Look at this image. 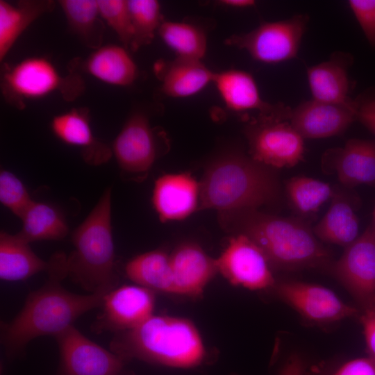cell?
Wrapping results in <instances>:
<instances>
[{"mask_svg":"<svg viewBox=\"0 0 375 375\" xmlns=\"http://www.w3.org/2000/svg\"><path fill=\"white\" fill-rule=\"evenodd\" d=\"M54 338L59 351L58 367L54 375H116L127 363L74 326Z\"/></svg>","mask_w":375,"mask_h":375,"instance_id":"obj_12","label":"cell"},{"mask_svg":"<svg viewBox=\"0 0 375 375\" xmlns=\"http://www.w3.org/2000/svg\"><path fill=\"white\" fill-rule=\"evenodd\" d=\"M356 120L353 99L340 105L312 99L292 109L290 123L303 139H320L343 134Z\"/></svg>","mask_w":375,"mask_h":375,"instance_id":"obj_17","label":"cell"},{"mask_svg":"<svg viewBox=\"0 0 375 375\" xmlns=\"http://www.w3.org/2000/svg\"><path fill=\"white\" fill-rule=\"evenodd\" d=\"M49 261L40 258L30 243L17 233H0V278L6 281H24L47 272Z\"/></svg>","mask_w":375,"mask_h":375,"instance_id":"obj_26","label":"cell"},{"mask_svg":"<svg viewBox=\"0 0 375 375\" xmlns=\"http://www.w3.org/2000/svg\"><path fill=\"white\" fill-rule=\"evenodd\" d=\"M52 0L0 1V61L18 38L37 19L55 8Z\"/></svg>","mask_w":375,"mask_h":375,"instance_id":"obj_25","label":"cell"},{"mask_svg":"<svg viewBox=\"0 0 375 375\" xmlns=\"http://www.w3.org/2000/svg\"><path fill=\"white\" fill-rule=\"evenodd\" d=\"M328 211L312 228L315 236L323 242L344 248L353 242L359 233V219L356 213V200L349 188L334 186Z\"/></svg>","mask_w":375,"mask_h":375,"instance_id":"obj_22","label":"cell"},{"mask_svg":"<svg viewBox=\"0 0 375 375\" xmlns=\"http://www.w3.org/2000/svg\"><path fill=\"white\" fill-rule=\"evenodd\" d=\"M155 293L135 283L117 286L103 297L92 331L116 333L138 326L153 315Z\"/></svg>","mask_w":375,"mask_h":375,"instance_id":"obj_11","label":"cell"},{"mask_svg":"<svg viewBox=\"0 0 375 375\" xmlns=\"http://www.w3.org/2000/svg\"><path fill=\"white\" fill-rule=\"evenodd\" d=\"M218 272L231 284L249 290L273 288V269L262 251L248 237L233 235L216 258Z\"/></svg>","mask_w":375,"mask_h":375,"instance_id":"obj_13","label":"cell"},{"mask_svg":"<svg viewBox=\"0 0 375 375\" xmlns=\"http://www.w3.org/2000/svg\"><path fill=\"white\" fill-rule=\"evenodd\" d=\"M169 256L174 294L199 297L219 273L216 259L196 243H182Z\"/></svg>","mask_w":375,"mask_h":375,"instance_id":"obj_19","label":"cell"},{"mask_svg":"<svg viewBox=\"0 0 375 375\" xmlns=\"http://www.w3.org/2000/svg\"><path fill=\"white\" fill-rule=\"evenodd\" d=\"M155 73L162 92L173 98L193 96L212 83L214 73L201 60L176 57L167 62H158Z\"/></svg>","mask_w":375,"mask_h":375,"instance_id":"obj_24","label":"cell"},{"mask_svg":"<svg viewBox=\"0 0 375 375\" xmlns=\"http://www.w3.org/2000/svg\"><path fill=\"white\" fill-rule=\"evenodd\" d=\"M50 126L59 140L79 149L83 159L90 165H103L112 156L111 147L94 136L87 108H74L53 116Z\"/></svg>","mask_w":375,"mask_h":375,"instance_id":"obj_20","label":"cell"},{"mask_svg":"<svg viewBox=\"0 0 375 375\" xmlns=\"http://www.w3.org/2000/svg\"><path fill=\"white\" fill-rule=\"evenodd\" d=\"M322 167L333 173L342 186L375 187V140L350 139L342 147L329 149L322 158Z\"/></svg>","mask_w":375,"mask_h":375,"instance_id":"obj_16","label":"cell"},{"mask_svg":"<svg viewBox=\"0 0 375 375\" xmlns=\"http://www.w3.org/2000/svg\"><path fill=\"white\" fill-rule=\"evenodd\" d=\"M348 4L368 42L375 48V0H349Z\"/></svg>","mask_w":375,"mask_h":375,"instance_id":"obj_35","label":"cell"},{"mask_svg":"<svg viewBox=\"0 0 375 375\" xmlns=\"http://www.w3.org/2000/svg\"><path fill=\"white\" fill-rule=\"evenodd\" d=\"M58 4L69 29L85 47L102 46L106 28L97 0H59Z\"/></svg>","mask_w":375,"mask_h":375,"instance_id":"obj_28","label":"cell"},{"mask_svg":"<svg viewBox=\"0 0 375 375\" xmlns=\"http://www.w3.org/2000/svg\"><path fill=\"white\" fill-rule=\"evenodd\" d=\"M116 375H135V374L131 371H128L124 369Z\"/></svg>","mask_w":375,"mask_h":375,"instance_id":"obj_41","label":"cell"},{"mask_svg":"<svg viewBox=\"0 0 375 375\" xmlns=\"http://www.w3.org/2000/svg\"><path fill=\"white\" fill-rule=\"evenodd\" d=\"M124 272L135 284L156 292L174 294L170 256L157 249L135 256L129 260Z\"/></svg>","mask_w":375,"mask_h":375,"instance_id":"obj_27","label":"cell"},{"mask_svg":"<svg viewBox=\"0 0 375 375\" xmlns=\"http://www.w3.org/2000/svg\"><path fill=\"white\" fill-rule=\"evenodd\" d=\"M151 200L161 222L184 219L199 209L200 183L188 172L163 174L154 183Z\"/></svg>","mask_w":375,"mask_h":375,"instance_id":"obj_18","label":"cell"},{"mask_svg":"<svg viewBox=\"0 0 375 375\" xmlns=\"http://www.w3.org/2000/svg\"><path fill=\"white\" fill-rule=\"evenodd\" d=\"M374 234H375V207H374V212H373V218H372V224L370 225Z\"/></svg>","mask_w":375,"mask_h":375,"instance_id":"obj_42","label":"cell"},{"mask_svg":"<svg viewBox=\"0 0 375 375\" xmlns=\"http://www.w3.org/2000/svg\"><path fill=\"white\" fill-rule=\"evenodd\" d=\"M306 14L279 21L265 22L252 31L228 38L227 45L245 50L265 64H278L297 57L309 22Z\"/></svg>","mask_w":375,"mask_h":375,"instance_id":"obj_8","label":"cell"},{"mask_svg":"<svg viewBox=\"0 0 375 375\" xmlns=\"http://www.w3.org/2000/svg\"><path fill=\"white\" fill-rule=\"evenodd\" d=\"M1 93L5 101L17 109L28 101L58 93L67 101L80 97L85 83L77 72L63 76L47 58L30 56L12 65H4L1 76Z\"/></svg>","mask_w":375,"mask_h":375,"instance_id":"obj_6","label":"cell"},{"mask_svg":"<svg viewBox=\"0 0 375 375\" xmlns=\"http://www.w3.org/2000/svg\"><path fill=\"white\" fill-rule=\"evenodd\" d=\"M288 200L298 217L303 219L316 213L333 194L328 183L307 176H294L285 182Z\"/></svg>","mask_w":375,"mask_h":375,"instance_id":"obj_31","label":"cell"},{"mask_svg":"<svg viewBox=\"0 0 375 375\" xmlns=\"http://www.w3.org/2000/svg\"><path fill=\"white\" fill-rule=\"evenodd\" d=\"M200 183L199 210L217 212L258 209L277 203L281 186L276 169L233 151L206 167Z\"/></svg>","mask_w":375,"mask_h":375,"instance_id":"obj_3","label":"cell"},{"mask_svg":"<svg viewBox=\"0 0 375 375\" xmlns=\"http://www.w3.org/2000/svg\"><path fill=\"white\" fill-rule=\"evenodd\" d=\"M360 319L363 328L368 356L375 360V307L361 310Z\"/></svg>","mask_w":375,"mask_h":375,"instance_id":"obj_38","label":"cell"},{"mask_svg":"<svg viewBox=\"0 0 375 375\" xmlns=\"http://www.w3.org/2000/svg\"><path fill=\"white\" fill-rule=\"evenodd\" d=\"M22 227L17 235L31 243L41 240H60L68 233L62 212L55 206L33 201L20 218Z\"/></svg>","mask_w":375,"mask_h":375,"instance_id":"obj_29","label":"cell"},{"mask_svg":"<svg viewBox=\"0 0 375 375\" xmlns=\"http://www.w3.org/2000/svg\"><path fill=\"white\" fill-rule=\"evenodd\" d=\"M110 349L126 362L137 359L180 369L199 367L207 357L204 342L192 321L154 314L133 329L114 333Z\"/></svg>","mask_w":375,"mask_h":375,"instance_id":"obj_4","label":"cell"},{"mask_svg":"<svg viewBox=\"0 0 375 375\" xmlns=\"http://www.w3.org/2000/svg\"><path fill=\"white\" fill-rule=\"evenodd\" d=\"M212 83L226 106L233 112L242 114L245 121L248 114L253 113V118L290 122L292 108L281 102L265 101L254 78L246 71L230 69L215 72Z\"/></svg>","mask_w":375,"mask_h":375,"instance_id":"obj_14","label":"cell"},{"mask_svg":"<svg viewBox=\"0 0 375 375\" xmlns=\"http://www.w3.org/2000/svg\"><path fill=\"white\" fill-rule=\"evenodd\" d=\"M67 258L60 251L51 256L44 284L28 294L11 321L2 324L1 341L8 358L20 357L34 339L55 337L74 326L81 316L101 306L106 293L79 294L62 286L61 282L67 276Z\"/></svg>","mask_w":375,"mask_h":375,"instance_id":"obj_1","label":"cell"},{"mask_svg":"<svg viewBox=\"0 0 375 375\" xmlns=\"http://www.w3.org/2000/svg\"><path fill=\"white\" fill-rule=\"evenodd\" d=\"M277 296L308 320L317 323L338 322L358 313L324 286L301 281L276 282Z\"/></svg>","mask_w":375,"mask_h":375,"instance_id":"obj_15","label":"cell"},{"mask_svg":"<svg viewBox=\"0 0 375 375\" xmlns=\"http://www.w3.org/2000/svg\"><path fill=\"white\" fill-rule=\"evenodd\" d=\"M111 194L107 188L72 235L74 249L67 258V276L89 293H107L118 286Z\"/></svg>","mask_w":375,"mask_h":375,"instance_id":"obj_5","label":"cell"},{"mask_svg":"<svg viewBox=\"0 0 375 375\" xmlns=\"http://www.w3.org/2000/svg\"><path fill=\"white\" fill-rule=\"evenodd\" d=\"M218 220L226 231L251 240L265 253L273 270L318 268L332 264L330 251L304 219L247 208L219 212Z\"/></svg>","mask_w":375,"mask_h":375,"instance_id":"obj_2","label":"cell"},{"mask_svg":"<svg viewBox=\"0 0 375 375\" xmlns=\"http://www.w3.org/2000/svg\"><path fill=\"white\" fill-rule=\"evenodd\" d=\"M244 134L248 154L269 167H292L304 158L303 138L290 122L251 118L246 121Z\"/></svg>","mask_w":375,"mask_h":375,"instance_id":"obj_9","label":"cell"},{"mask_svg":"<svg viewBox=\"0 0 375 375\" xmlns=\"http://www.w3.org/2000/svg\"><path fill=\"white\" fill-rule=\"evenodd\" d=\"M82 69L96 79L118 87L132 85L138 68L128 49L117 44L102 45L81 62L75 60L70 70Z\"/></svg>","mask_w":375,"mask_h":375,"instance_id":"obj_23","label":"cell"},{"mask_svg":"<svg viewBox=\"0 0 375 375\" xmlns=\"http://www.w3.org/2000/svg\"><path fill=\"white\" fill-rule=\"evenodd\" d=\"M158 33L176 57L201 60L206 54V35L197 25L164 20Z\"/></svg>","mask_w":375,"mask_h":375,"instance_id":"obj_30","label":"cell"},{"mask_svg":"<svg viewBox=\"0 0 375 375\" xmlns=\"http://www.w3.org/2000/svg\"><path fill=\"white\" fill-rule=\"evenodd\" d=\"M25 185L13 173L4 169L0 172V201L12 214L21 218L32 203Z\"/></svg>","mask_w":375,"mask_h":375,"instance_id":"obj_34","label":"cell"},{"mask_svg":"<svg viewBox=\"0 0 375 375\" xmlns=\"http://www.w3.org/2000/svg\"><path fill=\"white\" fill-rule=\"evenodd\" d=\"M133 37L131 49L149 44L163 22L160 4L156 0H128Z\"/></svg>","mask_w":375,"mask_h":375,"instance_id":"obj_32","label":"cell"},{"mask_svg":"<svg viewBox=\"0 0 375 375\" xmlns=\"http://www.w3.org/2000/svg\"><path fill=\"white\" fill-rule=\"evenodd\" d=\"M332 375H375V360L369 356L349 360Z\"/></svg>","mask_w":375,"mask_h":375,"instance_id":"obj_37","label":"cell"},{"mask_svg":"<svg viewBox=\"0 0 375 375\" xmlns=\"http://www.w3.org/2000/svg\"><path fill=\"white\" fill-rule=\"evenodd\" d=\"M353 60L350 53L336 51L327 60L308 67L307 78L312 99L333 104L351 103L349 72Z\"/></svg>","mask_w":375,"mask_h":375,"instance_id":"obj_21","label":"cell"},{"mask_svg":"<svg viewBox=\"0 0 375 375\" xmlns=\"http://www.w3.org/2000/svg\"><path fill=\"white\" fill-rule=\"evenodd\" d=\"M99 14L116 33L123 47L130 48L133 30L128 0H97Z\"/></svg>","mask_w":375,"mask_h":375,"instance_id":"obj_33","label":"cell"},{"mask_svg":"<svg viewBox=\"0 0 375 375\" xmlns=\"http://www.w3.org/2000/svg\"><path fill=\"white\" fill-rule=\"evenodd\" d=\"M304 363L298 355L290 356L284 363L278 375H303Z\"/></svg>","mask_w":375,"mask_h":375,"instance_id":"obj_39","label":"cell"},{"mask_svg":"<svg viewBox=\"0 0 375 375\" xmlns=\"http://www.w3.org/2000/svg\"><path fill=\"white\" fill-rule=\"evenodd\" d=\"M167 148L165 132L152 127L147 115L141 111L127 118L111 147L122 176L135 182L146 178Z\"/></svg>","mask_w":375,"mask_h":375,"instance_id":"obj_7","label":"cell"},{"mask_svg":"<svg viewBox=\"0 0 375 375\" xmlns=\"http://www.w3.org/2000/svg\"><path fill=\"white\" fill-rule=\"evenodd\" d=\"M330 267L361 310L375 307V234L370 225Z\"/></svg>","mask_w":375,"mask_h":375,"instance_id":"obj_10","label":"cell"},{"mask_svg":"<svg viewBox=\"0 0 375 375\" xmlns=\"http://www.w3.org/2000/svg\"><path fill=\"white\" fill-rule=\"evenodd\" d=\"M217 3L232 8H247L256 5L253 0H220Z\"/></svg>","mask_w":375,"mask_h":375,"instance_id":"obj_40","label":"cell"},{"mask_svg":"<svg viewBox=\"0 0 375 375\" xmlns=\"http://www.w3.org/2000/svg\"><path fill=\"white\" fill-rule=\"evenodd\" d=\"M356 119L375 135V87L369 88L353 99Z\"/></svg>","mask_w":375,"mask_h":375,"instance_id":"obj_36","label":"cell"}]
</instances>
